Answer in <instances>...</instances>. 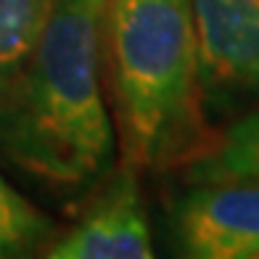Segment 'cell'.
I'll return each instance as SVG.
<instances>
[{
  "instance_id": "8",
  "label": "cell",
  "mask_w": 259,
  "mask_h": 259,
  "mask_svg": "<svg viewBox=\"0 0 259 259\" xmlns=\"http://www.w3.org/2000/svg\"><path fill=\"white\" fill-rule=\"evenodd\" d=\"M53 222L0 175V256H24L48 246Z\"/></svg>"
},
{
  "instance_id": "4",
  "label": "cell",
  "mask_w": 259,
  "mask_h": 259,
  "mask_svg": "<svg viewBox=\"0 0 259 259\" xmlns=\"http://www.w3.org/2000/svg\"><path fill=\"white\" fill-rule=\"evenodd\" d=\"M172 230L185 256L259 259V180L193 183Z\"/></svg>"
},
{
  "instance_id": "6",
  "label": "cell",
  "mask_w": 259,
  "mask_h": 259,
  "mask_svg": "<svg viewBox=\"0 0 259 259\" xmlns=\"http://www.w3.org/2000/svg\"><path fill=\"white\" fill-rule=\"evenodd\" d=\"M188 180H259V103L188 161Z\"/></svg>"
},
{
  "instance_id": "3",
  "label": "cell",
  "mask_w": 259,
  "mask_h": 259,
  "mask_svg": "<svg viewBox=\"0 0 259 259\" xmlns=\"http://www.w3.org/2000/svg\"><path fill=\"white\" fill-rule=\"evenodd\" d=\"M201 106L259 101V0H191Z\"/></svg>"
},
{
  "instance_id": "5",
  "label": "cell",
  "mask_w": 259,
  "mask_h": 259,
  "mask_svg": "<svg viewBox=\"0 0 259 259\" xmlns=\"http://www.w3.org/2000/svg\"><path fill=\"white\" fill-rule=\"evenodd\" d=\"M48 259H151L154 241L133 169H122L72 228L45 246Z\"/></svg>"
},
{
  "instance_id": "2",
  "label": "cell",
  "mask_w": 259,
  "mask_h": 259,
  "mask_svg": "<svg viewBox=\"0 0 259 259\" xmlns=\"http://www.w3.org/2000/svg\"><path fill=\"white\" fill-rule=\"evenodd\" d=\"M101 56L127 167L191 161L206 140L191 0H106Z\"/></svg>"
},
{
  "instance_id": "7",
  "label": "cell",
  "mask_w": 259,
  "mask_h": 259,
  "mask_svg": "<svg viewBox=\"0 0 259 259\" xmlns=\"http://www.w3.org/2000/svg\"><path fill=\"white\" fill-rule=\"evenodd\" d=\"M56 0H0V90H8L42 37Z\"/></svg>"
},
{
  "instance_id": "1",
  "label": "cell",
  "mask_w": 259,
  "mask_h": 259,
  "mask_svg": "<svg viewBox=\"0 0 259 259\" xmlns=\"http://www.w3.org/2000/svg\"><path fill=\"white\" fill-rule=\"evenodd\" d=\"M106 0H56L42 37L0 101V156L51 191L101 180L114 127L101 79Z\"/></svg>"
}]
</instances>
